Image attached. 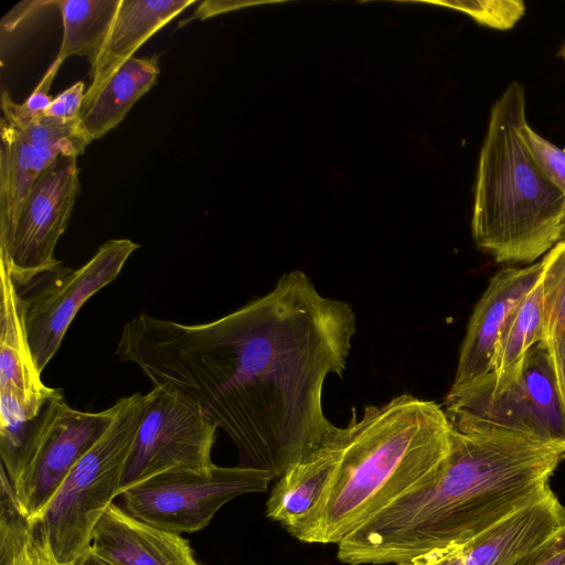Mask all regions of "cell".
I'll list each match as a JSON object with an SVG mask.
<instances>
[{
  "label": "cell",
  "mask_w": 565,
  "mask_h": 565,
  "mask_svg": "<svg viewBox=\"0 0 565 565\" xmlns=\"http://www.w3.org/2000/svg\"><path fill=\"white\" fill-rule=\"evenodd\" d=\"M355 330L349 303L322 296L292 270L211 322L140 313L124 326L116 354L199 407L233 440L239 466L279 479L334 429L323 413V384L345 370Z\"/></svg>",
  "instance_id": "cell-1"
},
{
  "label": "cell",
  "mask_w": 565,
  "mask_h": 565,
  "mask_svg": "<svg viewBox=\"0 0 565 565\" xmlns=\"http://www.w3.org/2000/svg\"><path fill=\"white\" fill-rule=\"evenodd\" d=\"M565 451L510 434L460 433L439 470L338 543L349 565L397 564L465 545L519 509L552 492Z\"/></svg>",
  "instance_id": "cell-2"
},
{
  "label": "cell",
  "mask_w": 565,
  "mask_h": 565,
  "mask_svg": "<svg viewBox=\"0 0 565 565\" xmlns=\"http://www.w3.org/2000/svg\"><path fill=\"white\" fill-rule=\"evenodd\" d=\"M452 427L431 401L402 394L353 409L335 428L339 454L321 499L290 534L305 543L338 544L409 490L431 478L451 449Z\"/></svg>",
  "instance_id": "cell-3"
},
{
  "label": "cell",
  "mask_w": 565,
  "mask_h": 565,
  "mask_svg": "<svg viewBox=\"0 0 565 565\" xmlns=\"http://www.w3.org/2000/svg\"><path fill=\"white\" fill-rule=\"evenodd\" d=\"M526 122L514 81L491 107L475 191L473 238L497 263L534 264L565 236V196L531 154Z\"/></svg>",
  "instance_id": "cell-4"
},
{
  "label": "cell",
  "mask_w": 565,
  "mask_h": 565,
  "mask_svg": "<svg viewBox=\"0 0 565 565\" xmlns=\"http://www.w3.org/2000/svg\"><path fill=\"white\" fill-rule=\"evenodd\" d=\"M142 402L143 395L139 393L117 401L109 426L71 469L36 519L61 564L76 563L90 548L95 526L119 495Z\"/></svg>",
  "instance_id": "cell-5"
},
{
  "label": "cell",
  "mask_w": 565,
  "mask_h": 565,
  "mask_svg": "<svg viewBox=\"0 0 565 565\" xmlns=\"http://www.w3.org/2000/svg\"><path fill=\"white\" fill-rule=\"evenodd\" d=\"M445 405L457 431L510 434L565 451V408L547 340L530 350L519 379L504 390L476 383L448 393Z\"/></svg>",
  "instance_id": "cell-6"
},
{
  "label": "cell",
  "mask_w": 565,
  "mask_h": 565,
  "mask_svg": "<svg viewBox=\"0 0 565 565\" xmlns=\"http://www.w3.org/2000/svg\"><path fill=\"white\" fill-rule=\"evenodd\" d=\"M274 476L248 467L214 465L204 472L170 471L149 478L119 494L121 508L135 519L175 533H194L236 497L264 492Z\"/></svg>",
  "instance_id": "cell-7"
},
{
  "label": "cell",
  "mask_w": 565,
  "mask_h": 565,
  "mask_svg": "<svg viewBox=\"0 0 565 565\" xmlns=\"http://www.w3.org/2000/svg\"><path fill=\"white\" fill-rule=\"evenodd\" d=\"M116 407L84 412L55 390L34 420L12 484L20 511L39 519L61 483L111 423Z\"/></svg>",
  "instance_id": "cell-8"
},
{
  "label": "cell",
  "mask_w": 565,
  "mask_h": 565,
  "mask_svg": "<svg viewBox=\"0 0 565 565\" xmlns=\"http://www.w3.org/2000/svg\"><path fill=\"white\" fill-rule=\"evenodd\" d=\"M216 429L199 407L164 387L152 386L143 395L119 494L161 473L210 470L214 466L211 452Z\"/></svg>",
  "instance_id": "cell-9"
},
{
  "label": "cell",
  "mask_w": 565,
  "mask_h": 565,
  "mask_svg": "<svg viewBox=\"0 0 565 565\" xmlns=\"http://www.w3.org/2000/svg\"><path fill=\"white\" fill-rule=\"evenodd\" d=\"M0 236L12 226L36 179L62 154L81 156L93 141L76 120L30 114L1 94Z\"/></svg>",
  "instance_id": "cell-10"
},
{
  "label": "cell",
  "mask_w": 565,
  "mask_h": 565,
  "mask_svg": "<svg viewBox=\"0 0 565 565\" xmlns=\"http://www.w3.org/2000/svg\"><path fill=\"white\" fill-rule=\"evenodd\" d=\"M77 158L62 154L55 159L32 185L10 230L0 236V259L17 286L61 267L54 249L79 192Z\"/></svg>",
  "instance_id": "cell-11"
},
{
  "label": "cell",
  "mask_w": 565,
  "mask_h": 565,
  "mask_svg": "<svg viewBox=\"0 0 565 565\" xmlns=\"http://www.w3.org/2000/svg\"><path fill=\"white\" fill-rule=\"evenodd\" d=\"M137 248L139 245L127 238L109 239L79 268L60 267L31 296H21L25 331L41 373L57 352L82 306L116 279Z\"/></svg>",
  "instance_id": "cell-12"
},
{
  "label": "cell",
  "mask_w": 565,
  "mask_h": 565,
  "mask_svg": "<svg viewBox=\"0 0 565 565\" xmlns=\"http://www.w3.org/2000/svg\"><path fill=\"white\" fill-rule=\"evenodd\" d=\"M542 260L525 267H507L490 279L476 303L463 338L454 383L456 393L491 372L500 333L512 311L539 282Z\"/></svg>",
  "instance_id": "cell-13"
},
{
  "label": "cell",
  "mask_w": 565,
  "mask_h": 565,
  "mask_svg": "<svg viewBox=\"0 0 565 565\" xmlns=\"http://www.w3.org/2000/svg\"><path fill=\"white\" fill-rule=\"evenodd\" d=\"M90 551L110 565H200L186 540L113 503L94 529Z\"/></svg>",
  "instance_id": "cell-14"
},
{
  "label": "cell",
  "mask_w": 565,
  "mask_h": 565,
  "mask_svg": "<svg viewBox=\"0 0 565 565\" xmlns=\"http://www.w3.org/2000/svg\"><path fill=\"white\" fill-rule=\"evenodd\" d=\"M0 392L14 395L35 420L54 388L41 380L25 331L21 296L8 265L0 259Z\"/></svg>",
  "instance_id": "cell-15"
},
{
  "label": "cell",
  "mask_w": 565,
  "mask_h": 565,
  "mask_svg": "<svg viewBox=\"0 0 565 565\" xmlns=\"http://www.w3.org/2000/svg\"><path fill=\"white\" fill-rule=\"evenodd\" d=\"M565 525V507L550 492L462 545L465 565H511Z\"/></svg>",
  "instance_id": "cell-16"
},
{
  "label": "cell",
  "mask_w": 565,
  "mask_h": 565,
  "mask_svg": "<svg viewBox=\"0 0 565 565\" xmlns=\"http://www.w3.org/2000/svg\"><path fill=\"white\" fill-rule=\"evenodd\" d=\"M158 56L130 57L95 87H88L79 111V124L92 140L117 127L156 83Z\"/></svg>",
  "instance_id": "cell-17"
},
{
  "label": "cell",
  "mask_w": 565,
  "mask_h": 565,
  "mask_svg": "<svg viewBox=\"0 0 565 565\" xmlns=\"http://www.w3.org/2000/svg\"><path fill=\"white\" fill-rule=\"evenodd\" d=\"M196 0H121L111 29L100 53L90 64L89 75L95 87L156 32Z\"/></svg>",
  "instance_id": "cell-18"
},
{
  "label": "cell",
  "mask_w": 565,
  "mask_h": 565,
  "mask_svg": "<svg viewBox=\"0 0 565 565\" xmlns=\"http://www.w3.org/2000/svg\"><path fill=\"white\" fill-rule=\"evenodd\" d=\"M335 428L317 450L280 477L270 491L266 515L289 533L311 514L327 487L339 454Z\"/></svg>",
  "instance_id": "cell-19"
},
{
  "label": "cell",
  "mask_w": 565,
  "mask_h": 565,
  "mask_svg": "<svg viewBox=\"0 0 565 565\" xmlns=\"http://www.w3.org/2000/svg\"><path fill=\"white\" fill-rule=\"evenodd\" d=\"M542 340L546 337L540 279L505 322L494 349L491 372L476 383L493 393L504 390L519 379L527 353Z\"/></svg>",
  "instance_id": "cell-20"
},
{
  "label": "cell",
  "mask_w": 565,
  "mask_h": 565,
  "mask_svg": "<svg viewBox=\"0 0 565 565\" xmlns=\"http://www.w3.org/2000/svg\"><path fill=\"white\" fill-rule=\"evenodd\" d=\"M0 479V565H76L55 558L41 522L20 511L3 468Z\"/></svg>",
  "instance_id": "cell-21"
},
{
  "label": "cell",
  "mask_w": 565,
  "mask_h": 565,
  "mask_svg": "<svg viewBox=\"0 0 565 565\" xmlns=\"http://www.w3.org/2000/svg\"><path fill=\"white\" fill-rule=\"evenodd\" d=\"M121 0H54L62 15L63 36L56 61L85 56L93 64L111 29Z\"/></svg>",
  "instance_id": "cell-22"
},
{
  "label": "cell",
  "mask_w": 565,
  "mask_h": 565,
  "mask_svg": "<svg viewBox=\"0 0 565 565\" xmlns=\"http://www.w3.org/2000/svg\"><path fill=\"white\" fill-rule=\"evenodd\" d=\"M19 399L0 392V457L11 484L17 479L19 465L32 425Z\"/></svg>",
  "instance_id": "cell-23"
},
{
  "label": "cell",
  "mask_w": 565,
  "mask_h": 565,
  "mask_svg": "<svg viewBox=\"0 0 565 565\" xmlns=\"http://www.w3.org/2000/svg\"><path fill=\"white\" fill-rule=\"evenodd\" d=\"M541 285L546 340L565 330V236L542 259Z\"/></svg>",
  "instance_id": "cell-24"
},
{
  "label": "cell",
  "mask_w": 565,
  "mask_h": 565,
  "mask_svg": "<svg viewBox=\"0 0 565 565\" xmlns=\"http://www.w3.org/2000/svg\"><path fill=\"white\" fill-rule=\"evenodd\" d=\"M443 4L463 11L478 23L498 30L513 28L525 12V4L520 0H467Z\"/></svg>",
  "instance_id": "cell-25"
},
{
  "label": "cell",
  "mask_w": 565,
  "mask_h": 565,
  "mask_svg": "<svg viewBox=\"0 0 565 565\" xmlns=\"http://www.w3.org/2000/svg\"><path fill=\"white\" fill-rule=\"evenodd\" d=\"M522 136L541 172L565 196V150L540 136L527 122Z\"/></svg>",
  "instance_id": "cell-26"
},
{
  "label": "cell",
  "mask_w": 565,
  "mask_h": 565,
  "mask_svg": "<svg viewBox=\"0 0 565 565\" xmlns=\"http://www.w3.org/2000/svg\"><path fill=\"white\" fill-rule=\"evenodd\" d=\"M511 565H565V525Z\"/></svg>",
  "instance_id": "cell-27"
},
{
  "label": "cell",
  "mask_w": 565,
  "mask_h": 565,
  "mask_svg": "<svg viewBox=\"0 0 565 565\" xmlns=\"http://www.w3.org/2000/svg\"><path fill=\"white\" fill-rule=\"evenodd\" d=\"M84 96V83L76 82L54 97L43 115L62 120H76L79 116Z\"/></svg>",
  "instance_id": "cell-28"
},
{
  "label": "cell",
  "mask_w": 565,
  "mask_h": 565,
  "mask_svg": "<svg viewBox=\"0 0 565 565\" xmlns=\"http://www.w3.org/2000/svg\"><path fill=\"white\" fill-rule=\"evenodd\" d=\"M61 65V62L54 60L30 96L20 104L23 110L36 115L46 110L53 100L49 95V89Z\"/></svg>",
  "instance_id": "cell-29"
},
{
  "label": "cell",
  "mask_w": 565,
  "mask_h": 565,
  "mask_svg": "<svg viewBox=\"0 0 565 565\" xmlns=\"http://www.w3.org/2000/svg\"><path fill=\"white\" fill-rule=\"evenodd\" d=\"M396 565H465L462 545L436 548Z\"/></svg>",
  "instance_id": "cell-30"
},
{
  "label": "cell",
  "mask_w": 565,
  "mask_h": 565,
  "mask_svg": "<svg viewBox=\"0 0 565 565\" xmlns=\"http://www.w3.org/2000/svg\"><path fill=\"white\" fill-rule=\"evenodd\" d=\"M552 359L559 388V394L565 408V330L556 332L550 339Z\"/></svg>",
  "instance_id": "cell-31"
},
{
  "label": "cell",
  "mask_w": 565,
  "mask_h": 565,
  "mask_svg": "<svg viewBox=\"0 0 565 565\" xmlns=\"http://www.w3.org/2000/svg\"><path fill=\"white\" fill-rule=\"evenodd\" d=\"M76 565H110L95 553L90 548L76 562Z\"/></svg>",
  "instance_id": "cell-32"
},
{
  "label": "cell",
  "mask_w": 565,
  "mask_h": 565,
  "mask_svg": "<svg viewBox=\"0 0 565 565\" xmlns=\"http://www.w3.org/2000/svg\"><path fill=\"white\" fill-rule=\"evenodd\" d=\"M558 55L565 60V45L562 46L561 51L558 52Z\"/></svg>",
  "instance_id": "cell-33"
}]
</instances>
